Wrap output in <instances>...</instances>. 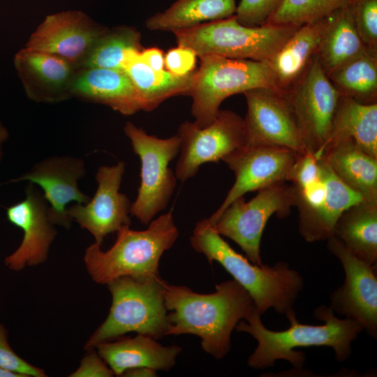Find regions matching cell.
Returning <instances> with one entry per match:
<instances>
[{
    "instance_id": "obj_1",
    "label": "cell",
    "mask_w": 377,
    "mask_h": 377,
    "mask_svg": "<svg viewBox=\"0 0 377 377\" xmlns=\"http://www.w3.org/2000/svg\"><path fill=\"white\" fill-rule=\"evenodd\" d=\"M216 291L201 294L185 286H165L168 312L167 335L193 334L201 339L205 352L223 358L230 348V336L237 324L256 308L249 293L236 281L216 286Z\"/></svg>"
},
{
    "instance_id": "obj_2",
    "label": "cell",
    "mask_w": 377,
    "mask_h": 377,
    "mask_svg": "<svg viewBox=\"0 0 377 377\" xmlns=\"http://www.w3.org/2000/svg\"><path fill=\"white\" fill-rule=\"evenodd\" d=\"M314 316L324 322L321 325L301 324L293 309L285 315L290 327L275 332L263 324L261 314L255 308L244 320H240L235 329L251 334L258 345L248 359V365L254 369L273 367L276 360H285L297 369L304 363V353L294 348L310 346H327L333 348L335 357L340 362L346 360L352 353L351 343L363 330L356 321L336 317L330 307L322 305L314 311Z\"/></svg>"
},
{
    "instance_id": "obj_3",
    "label": "cell",
    "mask_w": 377,
    "mask_h": 377,
    "mask_svg": "<svg viewBox=\"0 0 377 377\" xmlns=\"http://www.w3.org/2000/svg\"><path fill=\"white\" fill-rule=\"evenodd\" d=\"M193 249L209 263H219L252 297L262 315L270 308L286 314L293 309L304 286L303 278L288 263L258 265L235 251L207 219L198 221L190 237Z\"/></svg>"
},
{
    "instance_id": "obj_4",
    "label": "cell",
    "mask_w": 377,
    "mask_h": 377,
    "mask_svg": "<svg viewBox=\"0 0 377 377\" xmlns=\"http://www.w3.org/2000/svg\"><path fill=\"white\" fill-rule=\"evenodd\" d=\"M148 225L143 230L121 228L117 232L115 242L107 251H103L96 242L87 248L84 262L95 282L107 285L123 276L159 275L160 260L177 241L179 230L171 210Z\"/></svg>"
},
{
    "instance_id": "obj_5",
    "label": "cell",
    "mask_w": 377,
    "mask_h": 377,
    "mask_svg": "<svg viewBox=\"0 0 377 377\" xmlns=\"http://www.w3.org/2000/svg\"><path fill=\"white\" fill-rule=\"evenodd\" d=\"M165 283L159 275L123 276L108 283L112 298L108 316L88 339L85 349H95L102 342L131 332L156 340L166 336L168 321L164 300Z\"/></svg>"
},
{
    "instance_id": "obj_6",
    "label": "cell",
    "mask_w": 377,
    "mask_h": 377,
    "mask_svg": "<svg viewBox=\"0 0 377 377\" xmlns=\"http://www.w3.org/2000/svg\"><path fill=\"white\" fill-rule=\"evenodd\" d=\"M299 27L270 23L245 26L233 15L173 33L178 45L191 48L198 57L214 54L267 61Z\"/></svg>"
},
{
    "instance_id": "obj_7",
    "label": "cell",
    "mask_w": 377,
    "mask_h": 377,
    "mask_svg": "<svg viewBox=\"0 0 377 377\" xmlns=\"http://www.w3.org/2000/svg\"><path fill=\"white\" fill-rule=\"evenodd\" d=\"M199 57L200 65L195 71L190 96L194 122L200 127L209 125L222 102L232 95L260 87L278 89L266 61L214 54Z\"/></svg>"
},
{
    "instance_id": "obj_8",
    "label": "cell",
    "mask_w": 377,
    "mask_h": 377,
    "mask_svg": "<svg viewBox=\"0 0 377 377\" xmlns=\"http://www.w3.org/2000/svg\"><path fill=\"white\" fill-rule=\"evenodd\" d=\"M124 131L141 163L140 184L131 215L147 226L167 207L175 191L177 177L169 165L179 155L180 139L177 134L168 138L149 135L131 121Z\"/></svg>"
},
{
    "instance_id": "obj_9",
    "label": "cell",
    "mask_w": 377,
    "mask_h": 377,
    "mask_svg": "<svg viewBox=\"0 0 377 377\" xmlns=\"http://www.w3.org/2000/svg\"><path fill=\"white\" fill-rule=\"evenodd\" d=\"M294 206L293 186L280 182L258 190L249 201L244 196L237 198L210 224L219 235L235 242L251 263L262 265L260 246L268 220L273 214L287 216Z\"/></svg>"
},
{
    "instance_id": "obj_10",
    "label": "cell",
    "mask_w": 377,
    "mask_h": 377,
    "mask_svg": "<svg viewBox=\"0 0 377 377\" xmlns=\"http://www.w3.org/2000/svg\"><path fill=\"white\" fill-rule=\"evenodd\" d=\"M177 135L180 150L175 173L183 182L193 177L202 165L222 161L247 143L244 119L229 110H220L205 127L186 121Z\"/></svg>"
},
{
    "instance_id": "obj_11",
    "label": "cell",
    "mask_w": 377,
    "mask_h": 377,
    "mask_svg": "<svg viewBox=\"0 0 377 377\" xmlns=\"http://www.w3.org/2000/svg\"><path fill=\"white\" fill-rule=\"evenodd\" d=\"M309 152L320 158L330 136L340 93L316 55L303 76L285 93Z\"/></svg>"
},
{
    "instance_id": "obj_12",
    "label": "cell",
    "mask_w": 377,
    "mask_h": 377,
    "mask_svg": "<svg viewBox=\"0 0 377 377\" xmlns=\"http://www.w3.org/2000/svg\"><path fill=\"white\" fill-rule=\"evenodd\" d=\"M243 94L247 104L244 119L246 144L274 145L300 154L309 152L284 92L275 88L260 87Z\"/></svg>"
},
{
    "instance_id": "obj_13",
    "label": "cell",
    "mask_w": 377,
    "mask_h": 377,
    "mask_svg": "<svg viewBox=\"0 0 377 377\" xmlns=\"http://www.w3.org/2000/svg\"><path fill=\"white\" fill-rule=\"evenodd\" d=\"M327 249L341 263L343 283L330 296L334 312L357 322L369 335L377 337V266L352 253L336 237L327 239Z\"/></svg>"
},
{
    "instance_id": "obj_14",
    "label": "cell",
    "mask_w": 377,
    "mask_h": 377,
    "mask_svg": "<svg viewBox=\"0 0 377 377\" xmlns=\"http://www.w3.org/2000/svg\"><path fill=\"white\" fill-rule=\"evenodd\" d=\"M290 149L269 145L246 144L225 157L235 180L219 207L207 219L212 224L235 200L268 186L288 182L300 156Z\"/></svg>"
},
{
    "instance_id": "obj_15",
    "label": "cell",
    "mask_w": 377,
    "mask_h": 377,
    "mask_svg": "<svg viewBox=\"0 0 377 377\" xmlns=\"http://www.w3.org/2000/svg\"><path fill=\"white\" fill-rule=\"evenodd\" d=\"M126 165L118 161L113 165H101L96 174V191L84 204L75 203L67 208L68 214L101 246L110 234L131 224V202L119 191Z\"/></svg>"
},
{
    "instance_id": "obj_16",
    "label": "cell",
    "mask_w": 377,
    "mask_h": 377,
    "mask_svg": "<svg viewBox=\"0 0 377 377\" xmlns=\"http://www.w3.org/2000/svg\"><path fill=\"white\" fill-rule=\"evenodd\" d=\"M25 194L22 201L6 209L8 220L23 231L20 246L5 259V265L15 271L43 263L57 232L49 205L36 185L29 183Z\"/></svg>"
},
{
    "instance_id": "obj_17",
    "label": "cell",
    "mask_w": 377,
    "mask_h": 377,
    "mask_svg": "<svg viewBox=\"0 0 377 377\" xmlns=\"http://www.w3.org/2000/svg\"><path fill=\"white\" fill-rule=\"evenodd\" d=\"M86 172L82 158L54 156L37 162L29 170L10 182L27 181L40 187L49 205L53 223L69 228L73 220L68 214V204L73 202L84 204L90 199L78 186V181L84 177Z\"/></svg>"
},
{
    "instance_id": "obj_18",
    "label": "cell",
    "mask_w": 377,
    "mask_h": 377,
    "mask_svg": "<svg viewBox=\"0 0 377 377\" xmlns=\"http://www.w3.org/2000/svg\"><path fill=\"white\" fill-rule=\"evenodd\" d=\"M107 30L81 11L57 13L45 18L32 33L25 47L57 55L78 70Z\"/></svg>"
},
{
    "instance_id": "obj_19",
    "label": "cell",
    "mask_w": 377,
    "mask_h": 377,
    "mask_svg": "<svg viewBox=\"0 0 377 377\" xmlns=\"http://www.w3.org/2000/svg\"><path fill=\"white\" fill-rule=\"evenodd\" d=\"M14 66L28 96L38 102L65 100L77 69L50 53L24 47L14 57Z\"/></svg>"
},
{
    "instance_id": "obj_20",
    "label": "cell",
    "mask_w": 377,
    "mask_h": 377,
    "mask_svg": "<svg viewBox=\"0 0 377 377\" xmlns=\"http://www.w3.org/2000/svg\"><path fill=\"white\" fill-rule=\"evenodd\" d=\"M71 94L107 105L124 115L142 110L137 90L123 71L99 68L79 69L73 79Z\"/></svg>"
},
{
    "instance_id": "obj_21",
    "label": "cell",
    "mask_w": 377,
    "mask_h": 377,
    "mask_svg": "<svg viewBox=\"0 0 377 377\" xmlns=\"http://www.w3.org/2000/svg\"><path fill=\"white\" fill-rule=\"evenodd\" d=\"M95 348L118 376H121L128 369L141 367L169 371L175 366L176 358L182 351L179 346H164L156 339L140 334L134 337L119 338L115 341H104Z\"/></svg>"
},
{
    "instance_id": "obj_22",
    "label": "cell",
    "mask_w": 377,
    "mask_h": 377,
    "mask_svg": "<svg viewBox=\"0 0 377 377\" xmlns=\"http://www.w3.org/2000/svg\"><path fill=\"white\" fill-rule=\"evenodd\" d=\"M327 20L300 26L266 61L280 91L287 92L303 76L317 54Z\"/></svg>"
},
{
    "instance_id": "obj_23",
    "label": "cell",
    "mask_w": 377,
    "mask_h": 377,
    "mask_svg": "<svg viewBox=\"0 0 377 377\" xmlns=\"http://www.w3.org/2000/svg\"><path fill=\"white\" fill-rule=\"evenodd\" d=\"M320 158L327 184L326 197L316 209L299 214V231L308 242L327 240L333 236L340 215L350 206L364 200L337 177L323 158Z\"/></svg>"
},
{
    "instance_id": "obj_24",
    "label": "cell",
    "mask_w": 377,
    "mask_h": 377,
    "mask_svg": "<svg viewBox=\"0 0 377 377\" xmlns=\"http://www.w3.org/2000/svg\"><path fill=\"white\" fill-rule=\"evenodd\" d=\"M346 140L353 141L369 155L377 158V103H361L341 95L331 132L321 156L327 149Z\"/></svg>"
},
{
    "instance_id": "obj_25",
    "label": "cell",
    "mask_w": 377,
    "mask_h": 377,
    "mask_svg": "<svg viewBox=\"0 0 377 377\" xmlns=\"http://www.w3.org/2000/svg\"><path fill=\"white\" fill-rule=\"evenodd\" d=\"M140 51L129 53L124 64L123 71L137 90L142 110L151 111L170 97L190 95L195 71L182 76L165 70L154 71L140 59Z\"/></svg>"
},
{
    "instance_id": "obj_26",
    "label": "cell",
    "mask_w": 377,
    "mask_h": 377,
    "mask_svg": "<svg viewBox=\"0 0 377 377\" xmlns=\"http://www.w3.org/2000/svg\"><path fill=\"white\" fill-rule=\"evenodd\" d=\"M333 172L364 200L377 202V158L351 140L325 150L321 157Z\"/></svg>"
},
{
    "instance_id": "obj_27",
    "label": "cell",
    "mask_w": 377,
    "mask_h": 377,
    "mask_svg": "<svg viewBox=\"0 0 377 377\" xmlns=\"http://www.w3.org/2000/svg\"><path fill=\"white\" fill-rule=\"evenodd\" d=\"M367 50L355 26L350 3L327 17L316 54L327 75Z\"/></svg>"
},
{
    "instance_id": "obj_28",
    "label": "cell",
    "mask_w": 377,
    "mask_h": 377,
    "mask_svg": "<svg viewBox=\"0 0 377 377\" xmlns=\"http://www.w3.org/2000/svg\"><path fill=\"white\" fill-rule=\"evenodd\" d=\"M333 236L357 258L377 265V202L362 200L346 209Z\"/></svg>"
},
{
    "instance_id": "obj_29",
    "label": "cell",
    "mask_w": 377,
    "mask_h": 377,
    "mask_svg": "<svg viewBox=\"0 0 377 377\" xmlns=\"http://www.w3.org/2000/svg\"><path fill=\"white\" fill-rule=\"evenodd\" d=\"M236 0H177L146 21L153 31H175L216 21L235 14Z\"/></svg>"
},
{
    "instance_id": "obj_30",
    "label": "cell",
    "mask_w": 377,
    "mask_h": 377,
    "mask_svg": "<svg viewBox=\"0 0 377 377\" xmlns=\"http://www.w3.org/2000/svg\"><path fill=\"white\" fill-rule=\"evenodd\" d=\"M327 76L341 95L361 103H377V52L367 50Z\"/></svg>"
},
{
    "instance_id": "obj_31",
    "label": "cell",
    "mask_w": 377,
    "mask_h": 377,
    "mask_svg": "<svg viewBox=\"0 0 377 377\" xmlns=\"http://www.w3.org/2000/svg\"><path fill=\"white\" fill-rule=\"evenodd\" d=\"M140 32L133 27L108 29L96 42L80 69L99 68L123 71L129 53L140 51Z\"/></svg>"
},
{
    "instance_id": "obj_32",
    "label": "cell",
    "mask_w": 377,
    "mask_h": 377,
    "mask_svg": "<svg viewBox=\"0 0 377 377\" xmlns=\"http://www.w3.org/2000/svg\"><path fill=\"white\" fill-rule=\"evenodd\" d=\"M351 0H281L265 23L301 26L324 19Z\"/></svg>"
},
{
    "instance_id": "obj_33",
    "label": "cell",
    "mask_w": 377,
    "mask_h": 377,
    "mask_svg": "<svg viewBox=\"0 0 377 377\" xmlns=\"http://www.w3.org/2000/svg\"><path fill=\"white\" fill-rule=\"evenodd\" d=\"M355 26L364 45L377 52V0H351Z\"/></svg>"
},
{
    "instance_id": "obj_34",
    "label": "cell",
    "mask_w": 377,
    "mask_h": 377,
    "mask_svg": "<svg viewBox=\"0 0 377 377\" xmlns=\"http://www.w3.org/2000/svg\"><path fill=\"white\" fill-rule=\"evenodd\" d=\"M281 0H239L236 8L237 21L245 26L265 24L275 11Z\"/></svg>"
},
{
    "instance_id": "obj_35",
    "label": "cell",
    "mask_w": 377,
    "mask_h": 377,
    "mask_svg": "<svg viewBox=\"0 0 377 377\" xmlns=\"http://www.w3.org/2000/svg\"><path fill=\"white\" fill-rule=\"evenodd\" d=\"M0 367L21 374L24 377L47 376L42 369L26 362L11 349L6 329L2 325H0Z\"/></svg>"
},
{
    "instance_id": "obj_36",
    "label": "cell",
    "mask_w": 377,
    "mask_h": 377,
    "mask_svg": "<svg viewBox=\"0 0 377 377\" xmlns=\"http://www.w3.org/2000/svg\"><path fill=\"white\" fill-rule=\"evenodd\" d=\"M195 52L189 47L178 45L166 53L164 61L167 71L176 75H185L193 72L195 66Z\"/></svg>"
},
{
    "instance_id": "obj_37",
    "label": "cell",
    "mask_w": 377,
    "mask_h": 377,
    "mask_svg": "<svg viewBox=\"0 0 377 377\" xmlns=\"http://www.w3.org/2000/svg\"><path fill=\"white\" fill-rule=\"evenodd\" d=\"M89 352L82 360L80 365L72 373L71 377H111L114 376L113 371L101 357L93 351Z\"/></svg>"
},
{
    "instance_id": "obj_38",
    "label": "cell",
    "mask_w": 377,
    "mask_h": 377,
    "mask_svg": "<svg viewBox=\"0 0 377 377\" xmlns=\"http://www.w3.org/2000/svg\"><path fill=\"white\" fill-rule=\"evenodd\" d=\"M140 59L154 71H163L165 65L163 51L157 47L145 49L139 53Z\"/></svg>"
},
{
    "instance_id": "obj_39",
    "label": "cell",
    "mask_w": 377,
    "mask_h": 377,
    "mask_svg": "<svg viewBox=\"0 0 377 377\" xmlns=\"http://www.w3.org/2000/svg\"><path fill=\"white\" fill-rule=\"evenodd\" d=\"M156 376V370L149 367H135L124 371L121 376L126 377H154Z\"/></svg>"
},
{
    "instance_id": "obj_40",
    "label": "cell",
    "mask_w": 377,
    "mask_h": 377,
    "mask_svg": "<svg viewBox=\"0 0 377 377\" xmlns=\"http://www.w3.org/2000/svg\"><path fill=\"white\" fill-rule=\"evenodd\" d=\"M9 133L5 126L0 121V161L3 156L2 147L3 143L8 139Z\"/></svg>"
},
{
    "instance_id": "obj_41",
    "label": "cell",
    "mask_w": 377,
    "mask_h": 377,
    "mask_svg": "<svg viewBox=\"0 0 377 377\" xmlns=\"http://www.w3.org/2000/svg\"><path fill=\"white\" fill-rule=\"evenodd\" d=\"M0 377H24L22 375L15 372L6 370L0 367Z\"/></svg>"
}]
</instances>
